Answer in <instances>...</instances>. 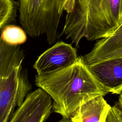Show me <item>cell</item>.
<instances>
[{
  "label": "cell",
  "instance_id": "cell-8",
  "mask_svg": "<svg viewBox=\"0 0 122 122\" xmlns=\"http://www.w3.org/2000/svg\"><path fill=\"white\" fill-rule=\"evenodd\" d=\"M119 56H122V24L110 36L97 41L89 53L81 56L87 64Z\"/></svg>",
  "mask_w": 122,
  "mask_h": 122
},
{
  "label": "cell",
  "instance_id": "cell-10",
  "mask_svg": "<svg viewBox=\"0 0 122 122\" xmlns=\"http://www.w3.org/2000/svg\"><path fill=\"white\" fill-rule=\"evenodd\" d=\"M0 37L5 42L11 45H20L27 40L26 32L22 28L10 24L2 30Z\"/></svg>",
  "mask_w": 122,
  "mask_h": 122
},
{
  "label": "cell",
  "instance_id": "cell-6",
  "mask_svg": "<svg viewBox=\"0 0 122 122\" xmlns=\"http://www.w3.org/2000/svg\"><path fill=\"white\" fill-rule=\"evenodd\" d=\"M52 108L51 98L39 88L28 94L9 122H45Z\"/></svg>",
  "mask_w": 122,
  "mask_h": 122
},
{
  "label": "cell",
  "instance_id": "cell-7",
  "mask_svg": "<svg viewBox=\"0 0 122 122\" xmlns=\"http://www.w3.org/2000/svg\"><path fill=\"white\" fill-rule=\"evenodd\" d=\"M87 65L108 93L120 94L122 92V56L108 58Z\"/></svg>",
  "mask_w": 122,
  "mask_h": 122
},
{
  "label": "cell",
  "instance_id": "cell-4",
  "mask_svg": "<svg viewBox=\"0 0 122 122\" xmlns=\"http://www.w3.org/2000/svg\"><path fill=\"white\" fill-rule=\"evenodd\" d=\"M76 0H18L19 20L30 37L43 34L49 45L60 38L58 28L64 11L71 12Z\"/></svg>",
  "mask_w": 122,
  "mask_h": 122
},
{
  "label": "cell",
  "instance_id": "cell-2",
  "mask_svg": "<svg viewBox=\"0 0 122 122\" xmlns=\"http://www.w3.org/2000/svg\"><path fill=\"white\" fill-rule=\"evenodd\" d=\"M122 24V0H76L73 10L67 13L60 37L64 35L78 47L83 38H107Z\"/></svg>",
  "mask_w": 122,
  "mask_h": 122
},
{
  "label": "cell",
  "instance_id": "cell-12",
  "mask_svg": "<svg viewBox=\"0 0 122 122\" xmlns=\"http://www.w3.org/2000/svg\"><path fill=\"white\" fill-rule=\"evenodd\" d=\"M106 122H122V110L117 104L112 106Z\"/></svg>",
  "mask_w": 122,
  "mask_h": 122
},
{
  "label": "cell",
  "instance_id": "cell-11",
  "mask_svg": "<svg viewBox=\"0 0 122 122\" xmlns=\"http://www.w3.org/2000/svg\"><path fill=\"white\" fill-rule=\"evenodd\" d=\"M18 7L14 0H0V30L15 20Z\"/></svg>",
  "mask_w": 122,
  "mask_h": 122
},
{
  "label": "cell",
  "instance_id": "cell-1",
  "mask_svg": "<svg viewBox=\"0 0 122 122\" xmlns=\"http://www.w3.org/2000/svg\"><path fill=\"white\" fill-rule=\"evenodd\" d=\"M35 82L51 98L53 111L67 119L82 103L108 93L81 56L66 68L47 75H36Z\"/></svg>",
  "mask_w": 122,
  "mask_h": 122
},
{
  "label": "cell",
  "instance_id": "cell-9",
  "mask_svg": "<svg viewBox=\"0 0 122 122\" xmlns=\"http://www.w3.org/2000/svg\"><path fill=\"white\" fill-rule=\"evenodd\" d=\"M112 106L103 96L82 103L70 117L72 122H106Z\"/></svg>",
  "mask_w": 122,
  "mask_h": 122
},
{
  "label": "cell",
  "instance_id": "cell-13",
  "mask_svg": "<svg viewBox=\"0 0 122 122\" xmlns=\"http://www.w3.org/2000/svg\"><path fill=\"white\" fill-rule=\"evenodd\" d=\"M58 122H72L71 120L70 119V118H63L60 121H59Z\"/></svg>",
  "mask_w": 122,
  "mask_h": 122
},
{
  "label": "cell",
  "instance_id": "cell-3",
  "mask_svg": "<svg viewBox=\"0 0 122 122\" xmlns=\"http://www.w3.org/2000/svg\"><path fill=\"white\" fill-rule=\"evenodd\" d=\"M24 57L20 45H10L0 37V122L10 121L31 88L22 70Z\"/></svg>",
  "mask_w": 122,
  "mask_h": 122
},
{
  "label": "cell",
  "instance_id": "cell-5",
  "mask_svg": "<svg viewBox=\"0 0 122 122\" xmlns=\"http://www.w3.org/2000/svg\"><path fill=\"white\" fill-rule=\"evenodd\" d=\"M79 58L75 48L71 44L61 41L41 54L33 67L37 75H44L66 68L75 63Z\"/></svg>",
  "mask_w": 122,
  "mask_h": 122
}]
</instances>
